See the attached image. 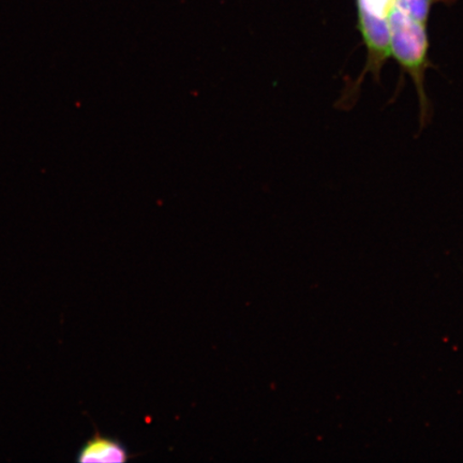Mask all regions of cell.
<instances>
[{
	"mask_svg": "<svg viewBox=\"0 0 463 463\" xmlns=\"http://www.w3.org/2000/svg\"><path fill=\"white\" fill-rule=\"evenodd\" d=\"M395 0H356L358 29H360L363 43L367 50L366 66L360 77L350 86L340 104H351L353 98L357 97L364 75H373L375 82H379L381 72L385 63L392 57L390 14Z\"/></svg>",
	"mask_w": 463,
	"mask_h": 463,
	"instance_id": "cell-1",
	"label": "cell"
},
{
	"mask_svg": "<svg viewBox=\"0 0 463 463\" xmlns=\"http://www.w3.org/2000/svg\"><path fill=\"white\" fill-rule=\"evenodd\" d=\"M131 458L128 449L118 439L96 432L79 450L77 461L95 463L126 462Z\"/></svg>",
	"mask_w": 463,
	"mask_h": 463,
	"instance_id": "cell-2",
	"label": "cell"
},
{
	"mask_svg": "<svg viewBox=\"0 0 463 463\" xmlns=\"http://www.w3.org/2000/svg\"><path fill=\"white\" fill-rule=\"evenodd\" d=\"M438 0H395L393 7L415 21L428 24L433 5Z\"/></svg>",
	"mask_w": 463,
	"mask_h": 463,
	"instance_id": "cell-3",
	"label": "cell"
}]
</instances>
